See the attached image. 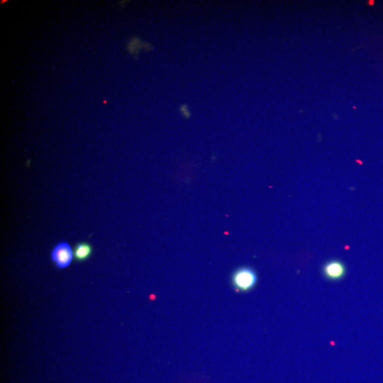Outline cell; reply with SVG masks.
Listing matches in <instances>:
<instances>
[{
  "instance_id": "cell-1",
  "label": "cell",
  "mask_w": 383,
  "mask_h": 383,
  "mask_svg": "<svg viewBox=\"0 0 383 383\" xmlns=\"http://www.w3.org/2000/svg\"><path fill=\"white\" fill-rule=\"evenodd\" d=\"M258 283V275L253 268L241 267L236 269L232 276V285L239 293H248L254 289Z\"/></svg>"
},
{
  "instance_id": "cell-2",
  "label": "cell",
  "mask_w": 383,
  "mask_h": 383,
  "mask_svg": "<svg viewBox=\"0 0 383 383\" xmlns=\"http://www.w3.org/2000/svg\"><path fill=\"white\" fill-rule=\"evenodd\" d=\"M73 259V250L67 241L58 243L50 252V260L58 270L68 268Z\"/></svg>"
},
{
  "instance_id": "cell-3",
  "label": "cell",
  "mask_w": 383,
  "mask_h": 383,
  "mask_svg": "<svg viewBox=\"0 0 383 383\" xmlns=\"http://www.w3.org/2000/svg\"><path fill=\"white\" fill-rule=\"evenodd\" d=\"M322 273L328 281H339L343 279L347 274V267L339 260H331L324 265Z\"/></svg>"
},
{
  "instance_id": "cell-4",
  "label": "cell",
  "mask_w": 383,
  "mask_h": 383,
  "mask_svg": "<svg viewBox=\"0 0 383 383\" xmlns=\"http://www.w3.org/2000/svg\"><path fill=\"white\" fill-rule=\"evenodd\" d=\"M92 254L93 247L87 241H81L74 246V260L75 262H85L91 257Z\"/></svg>"
},
{
  "instance_id": "cell-5",
  "label": "cell",
  "mask_w": 383,
  "mask_h": 383,
  "mask_svg": "<svg viewBox=\"0 0 383 383\" xmlns=\"http://www.w3.org/2000/svg\"><path fill=\"white\" fill-rule=\"evenodd\" d=\"M137 48H143L146 50H151L152 46L151 44L148 43H143L141 41V40L138 39V38H134L131 39L129 42V45H128V50H129L130 53H132L133 55H137Z\"/></svg>"
},
{
  "instance_id": "cell-6",
  "label": "cell",
  "mask_w": 383,
  "mask_h": 383,
  "mask_svg": "<svg viewBox=\"0 0 383 383\" xmlns=\"http://www.w3.org/2000/svg\"><path fill=\"white\" fill-rule=\"evenodd\" d=\"M181 109L182 112L183 113L184 115L186 116V117H188L189 116H190V112L188 111V109H187V107L186 105H184L183 107H181L180 108Z\"/></svg>"
}]
</instances>
